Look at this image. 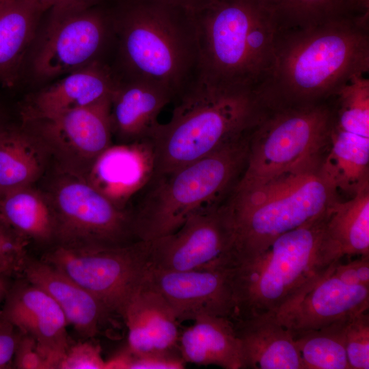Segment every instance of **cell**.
<instances>
[{
	"instance_id": "6da1fadb",
	"label": "cell",
	"mask_w": 369,
	"mask_h": 369,
	"mask_svg": "<svg viewBox=\"0 0 369 369\" xmlns=\"http://www.w3.org/2000/svg\"><path fill=\"white\" fill-rule=\"evenodd\" d=\"M369 72V14L277 33L256 89L266 111L328 101L352 77Z\"/></svg>"
},
{
	"instance_id": "7a4b0ae2",
	"label": "cell",
	"mask_w": 369,
	"mask_h": 369,
	"mask_svg": "<svg viewBox=\"0 0 369 369\" xmlns=\"http://www.w3.org/2000/svg\"><path fill=\"white\" fill-rule=\"evenodd\" d=\"M119 77L167 90L174 102L201 77L193 11L156 0H109Z\"/></svg>"
},
{
	"instance_id": "3957f363",
	"label": "cell",
	"mask_w": 369,
	"mask_h": 369,
	"mask_svg": "<svg viewBox=\"0 0 369 369\" xmlns=\"http://www.w3.org/2000/svg\"><path fill=\"white\" fill-rule=\"evenodd\" d=\"M173 103L169 120L159 123L150 139L152 175L180 167L238 140L266 112L254 90L218 87L200 79Z\"/></svg>"
},
{
	"instance_id": "277c9868",
	"label": "cell",
	"mask_w": 369,
	"mask_h": 369,
	"mask_svg": "<svg viewBox=\"0 0 369 369\" xmlns=\"http://www.w3.org/2000/svg\"><path fill=\"white\" fill-rule=\"evenodd\" d=\"M250 134L180 167L151 175L130 208L137 240L172 234L191 215L226 201L245 169Z\"/></svg>"
},
{
	"instance_id": "5b68a950",
	"label": "cell",
	"mask_w": 369,
	"mask_h": 369,
	"mask_svg": "<svg viewBox=\"0 0 369 369\" xmlns=\"http://www.w3.org/2000/svg\"><path fill=\"white\" fill-rule=\"evenodd\" d=\"M321 161L258 185L234 187L228 202L235 223V263L260 254L279 236L322 217L338 200Z\"/></svg>"
},
{
	"instance_id": "8992f818",
	"label": "cell",
	"mask_w": 369,
	"mask_h": 369,
	"mask_svg": "<svg viewBox=\"0 0 369 369\" xmlns=\"http://www.w3.org/2000/svg\"><path fill=\"white\" fill-rule=\"evenodd\" d=\"M327 211L279 236L260 254L230 268L235 302L232 319L276 314L340 260L325 239Z\"/></svg>"
},
{
	"instance_id": "52a82bcc",
	"label": "cell",
	"mask_w": 369,
	"mask_h": 369,
	"mask_svg": "<svg viewBox=\"0 0 369 369\" xmlns=\"http://www.w3.org/2000/svg\"><path fill=\"white\" fill-rule=\"evenodd\" d=\"M201 77L218 87L256 90L270 65L277 30L251 0H215L193 12Z\"/></svg>"
},
{
	"instance_id": "ba28073f",
	"label": "cell",
	"mask_w": 369,
	"mask_h": 369,
	"mask_svg": "<svg viewBox=\"0 0 369 369\" xmlns=\"http://www.w3.org/2000/svg\"><path fill=\"white\" fill-rule=\"evenodd\" d=\"M331 117V99L266 111L251 131L245 167L236 186L258 185L322 159Z\"/></svg>"
},
{
	"instance_id": "9c48e42d",
	"label": "cell",
	"mask_w": 369,
	"mask_h": 369,
	"mask_svg": "<svg viewBox=\"0 0 369 369\" xmlns=\"http://www.w3.org/2000/svg\"><path fill=\"white\" fill-rule=\"evenodd\" d=\"M150 241L114 246L54 245L41 260L96 297L112 314L122 315L142 286L149 267Z\"/></svg>"
},
{
	"instance_id": "30bf717a",
	"label": "cell",
	"mask_w": 369,
	"mask_h": 369,
	"mask_svg": "<svg viewBox=\"0 0 369 369\" xmlns=\"http://www.w3.org/2000/svg\"><path fill=\"white\" fill-rule=\"evenodd\" d=\"M42 191L55 217V245L114 246L138 241L131 210L116 206L85 178L53 168Z\"/></svg>"
},
{
	"instance_id": "8fae6325",
	"label": "cell",
	"mask_w": 369,
	"mask_h": 369,
	"mask_svg": "<svg viewBox=\"0 0 369 369\" xmlns=\"http://www.w3.org/2000/svg\"><path fill=\"white\" fill-rule=\"evenodd\" d=\"M235 223L228 202L201 210L174 232L150 241L149 267L190 271L231 268Z\"/></svg>"
},
{
	"instance_id": "7c38bea8",
	"label": "cell",
	"mask_w": 369,
	"mask_h": 369,
	"mask_svg": "<svg viewBox=\"0 0 369 369\" xmlns=\"http://www.w3.org/2000/svg\"><path fill=\"white\" fill-rule=\"evenodd\" d=\"M113 42L108 3L68 10H50L46 31L33 59V70L41 78L66 75L93 62L102 60Z\"/></svg>"
},
{
	"instance_id": "4fadbf2b",
	"label": "cell",
	"mask_w": 369,
	"mask_h": 369,
	"mask_svg": "<svg viewBox=\"0 0 369 369\" xmlns=\"http://www.w3.org/2000/svg\"><path fill=\"white\" fill-rule=\"evenodd\" d=\"M111 97L21 125L40 142L53 163V168L86 179L96 160L113 144Z\"/></svg>"
},
{
	"instance_id": "5bb4252c",
	"label": "cell",
	"mask_w": 369,
	"mask_h": 369,
	"mask_svg": "<svg viewBox=\"0 0 369 369\" xmlns=\"http://www.w3.org/2000/svg\"><path fill=\"white\" fill-rule=\"evenodd\" d=\"M144 284L164 297L179 323L202 315L230 320L234 316L230 268L170 271L148 267Z\"/></svg>"
},
{
	"instance_id": "9a60e30c",
	"label": "cell",
	"mask_w": 369,
	"mask_h": 369,
	"mask_svg": "<svg viewBox=\"0 0 369 369\" xmlns=\"http://www.w3.org/2000/svg\"><path fill=\"white\" fill-rule=\"evenodd\" d=\"M337 262L275 314L290 333L318 329L368 311L369 286L337 278L333 274Z\"/></svg>"
},
{
	"instance_id": "2e32d148",
	"label": "cell",
	"mask_w": 369,
	"mask_h": 369,
	"mask_svg": "<svg viewBox=\"0 0 369 369\" xmlns=\"http://www.w3.org/2000/svg\"><path fill=\"white\" fill-rule=\"evenodd\" d=\"M1 312L23 334L36 340L54 369L70 346L66 316L55 300L25 277L12 282Z\"/></svg>"
},
{
	"instance_id": "e0dca14e",
	"label": "cell",
	"mask_w": 369,
	"mask_h": 369,
	"mask_svg": "<svg viewBox=\"0 0 369 369\" xmlns=\"http://www.w3.org/2000/svg\"><path fill=\"white\" fill-rule=\"evenodd\" d=\"M119 81L113 68L98 60L71 72L20 103L21 124L85 107L112 94Z\"/></svg>"
},
{
	"instance_id": "ac0fdd59",
	"label": "cell",
	"mask_w": 369,
	"mask_h": 369,
	"mask_svg": "<svg viewBox=\"0 0 369 369\" xmlns=\"http://www.w3.org/2000/svg\"><path fill=\"white\" fill-rule=\"evenodd\" d=\"M153 168L150 140L113 144L96 160L85 180L118 208L130 209Z\"/></svg>"
},
{
	"instance_id": "d6986e66",
	"label": "cell",
	"mask_w": 369,
	"mask_h": 369,
	"mask_svg": "<svg viewBox=\"0 0 369 369\" xmlns=\"http://www.w3.org/2000/svg\"><path fill=\"white\" fill-rule=\"evenodd\" d=\"M22 276L46 292L82 338L96 336L111 314L90 292L54 266L28 256Z\"/></svg>"
},
{
	"instance_id": "ffe728a7",
	"label": "cell",
	"mask_w": 369,
	"mask_h": 369,
	"mask_svg": "<svg viewBox=\"0 0 369 369\" xmlns=\"http://www.w3.org/2000/svg\"><path fill=\"white\" fill-rule=\"evenodd\" d=\"M172 102L171 94L159 86L119 77L111 97L113 137L121 144L150 140L159 124L161 111Z\"/></svg>"
},
{
	"instance_id": "44dd1931",
	"label": "cell",
	"mask_w": 369,
	"mask_h": 369,
	"mask_svg": "<svg viewBox=\"0 0 369 369\" xmlns=\"http://www.w3.org/2000/svg\"><path fill=\"white\" fill-rule=\"evenodd\" d=\"M231 320L240 342L243 368L303 369L292 336L275 313Z\"/></svg>"
},
{
	"instance_id": "7402d4cb",
	"label": "cell",
	"mask_w": 369,
	"mask_h": 369,
	"mask_svg": "<svg viewBox=\"0 0 369 369\" xmlns=\"http://www.w3.org/2000/svg\"><path fill=\"white\" fill-rule=\"evenodd\" d=\"M128 330L127 346L137 352L178 349L179 322L167 301L143 284L122 315Z\"/></svg>"
},
{
	"instance_id": "603a6c76",
	"label": "cell",
	"mask_w": 369,
	"mask_h": 369,
	"mask_svg": "<svg viewBox=\"0 0 369 369\" xmlns=\"http://www.w3.org/2000/svg\"><path fill=\"white\" fill-rule=\"evenodd\" d=\"M180 333L178 350L186 363L243 368L240 342L231 320L202 315Z\"/></svg>"
},
{
	"instance_id": "cb8c5ba5",
	"label": "cell",
	"mask_w": 369,
	"mask_h": 369,
	"mask_svg": "<svg viewBox=\"0 0 369 369\" xmlns=\"http://www.w3.org/2000/svg\"><path fill=\"white\" fill-rule=\"evenodd\" d=\"M46 9L38 0L0 1V85L18 82L25 53Z\"/></svg>"
},
{
	"instance_id": "d4e9b609",
	"label": "cell",
	"mask_w": 369,
	"mask_h": 369,
	"mask_svg": "<svg viewBox=\"0 0 369 369\" xmlns=\"http://www.w3.org/2000/svg\"><path fill=\"white\" fill-rule=\"evenodd\" d=\"M49 156L25 127L10 122L0 125V195L33 185L46 171Z\"/></svg>"
},
{
	"instance_id": "484cf974",
	"label": "cell",
	"mask_w": 369,
	"mask_h": 369,
	"mask_svg": "<svg viewBox=\"0 0 369 369\" xmlns=\"http://www.w3.org/2000/svg\"><path fill=\"white\" fill-rule=\"evenodd\" d=\"M325 239L340 258L369 256V184L345 202L336 200L329 208Z\"/></svg>"
},
{
	"instance_id": "4316f807",
	"label": "cell",
	"mask_w": 369,
	"mask_h": 369,
	"mask_svg": "<svg viewBox=\"0 0 369 369\" xmlns=\"http://www.w3.org/2000/svg\"><path fill=\"white\" fill-rule=\"evenodd\" d=\"M279 32L309 29L369 14L354 0H251Z\"/></svg>"
},
{
	"instance_id": "83f0119b",
	"label": "cell",
	"mask_w": 369,
	"mask_h": 369,
	"mask_svg": "<svg viewBox=\"0 0 369 369\" xmlns=\"http://www.w3.org/2000/svg\"><path fill=\"white\" fill-rule=\"evenodd\" d=\"M0 215L29 241L51 247L55 245V217L42 189L29 185L1 195Z\"/></svg>"
},
{
	"instance_id": "f1b7e54d",
	"label": "cell",
	"mask_w": 369,
	"mask_h": 369,
	"mask_svg": "<svg viewBox=\"0 0 369 369\" xmlns=\"http://www.w3.org/2000/svg\"><path fill=\"white\" fill-rule=\"evenodd\" d=\"M329 144L321 169L337 191L354 195L369 184V137L331 127Z\"/></svg>"
},
{
	"instance_id": "f546056e",
	"label": "cell",
	"mask_w": 369,
	"mask_h": 369,
	"mask_svg": "<svg viewBox=\"0 0 369 369\" xmlns=\"http://www.w3.org/2000/svg\"><path fill=\"white\" fill-rule=\"evenodd\" d=\"M350 318L318 329L291 333L303 369H351L344 337Z\"/></svg>"
},
{
	"instance_id": "4dcf8cb0",
	"label": "cell",
	"mask_w": 369,
	"mask_h": 369,
	"mask_svg": "<svg viewBox=\"0 0 369 369\" xmlns=\"http://www.w3.org/2000/svg\"><path fill=\"white\" fill-rule=\"evenodd\" d=\"M331 127L369 137V79L355 75L331 99Z\"/></svg>"
},
{
	"instance_id": "1f68e13d",
	"label": "cell",
	"mask_w": 369,
	"mask_h": 369,
	"mask_svg": "<svg viewBox=\"0 0 369 369\" xmlns=\"http://www.w3.org/2000/svg\"><path fill=\"white\" fill-rule=\"evenodd\" d=\"M186 364L178 349L137 352L126 346L105 360V369H182Z\"/></svg>"
},
{
	"instance_id": "d6a6232c",
	"label": "cell",
	"mask_w": 369,
	"mask_h": 369,
	"mask_svg": "<svg viewBox=\"0 0 369 369\" xmlns=\"http://www.w3.org/2000/svg\"><path fill=\"white\" fill-rule=\"evenodd\" d=\"M29 244L0 215V276L22 275Z\"/></svg>"
},
{
	"instance_id": "836d02e7",
	"label": "cell",
	"mask_w": 369,
	"mask_h": 369,
	"mask_svg": "<svg viewBox=\"0 0 369 369\" xmlns=\"http://www.w3.org/2000/svg\"><path fill=\"white\" fill-rule=\"evenodd\" d=\"M345 346L351 369L369 368V313L365 311L346 322Z\"/></svg>"
},
{
	"instance_id": "e575fe53",
	"label": "cell",
	"mask_w": 369,
	"mask_h": 369,
	"mask_svg": "<svg viewBox=\"0 0 369 369\" xmlns=\"http://www.w3.org/2000/svg\"><path fill=\"white\" fill-rule=\"evenodd\" d=\"M98 345L86 340L70 344L62 359L58 369H105Z\"/></svg>"
},
{
	"instance_id": "d590c367",
	"label": "cell",
	"mask_w": 369,
	"mask_h": 369,
	"mask_svg": "<svg viewBox=\"0 0 369 369\" xmlns=\"http://www.w3.org/2000/svg\"><path fill=\"white\" fill-rule=\"evenodd\" d=\"M12 368L18 369H54L34 339L23 334L15 351Z\"/></svg>"
},
{
	"instance_id": "8d00e7d4",
	"label": "cell",
	"mask_w": 369,
	"mask_h": 369,
	"mask_svg": "<svg viewBox=\"0 0 369 369\" xmlns=\"http://www.w3.org/2000/svg\"><path fill=\"white\" fill-rule=\"evenodd\" d=\"M333 274L348 284L369 286V256H361L346 263L338 261Z\"/></svg>"
},
{
	"instance_id": "74e56055",
	"label": "cell",
	"mask_w": 369,
	"mask_h": 369,
	"mask_svg": "<svg viewBox=\"0 0 369 369\" xmlns=\"http://www.w3.org/2000/svg\"><path fill=\"white\" fill-rule=\"evenodd\" d=\"M20 331L0 310V369L12 368Z\"/></svg>"
},
{
	"instance_id": "f35d334b",
	"label": "cell",
	"mask_w": 369,
	"mask_h": 369,
	"mask_svg": "<svg viewBox=\"0 0 369 369\" xmlns=\"http://www.w3.org/2000/svg\"><path fill=\"white\" fill-rule=\"evenodd\" d=\"M47 11L86 8L105 3L107 0H38Z\"/></svg>"
},
{
	"instance_id": "ab89813d",
	"label": "cell",
	"mask_w": 369,
	"mask_h": 369,
	"mask_svg": "<svg viewBox=\"0 0 369 369\" xmlns=\"http://www.w3.org/2000/svg\"><path fill=\"white\" fill-rule=\"evenodd\" d=\"M165 3L178 5L189 10L195 12L206 5H208L215 0H156Z\"/></svg>"
},
{
	"instance_id": "60d3db41",
	"label": "cell",
	"mask_w": 369,
	"mask_h": 369,
	"mask_svg": "<svg viewBox=\"0 0 369 369\" xmlns=\"http://www.w3.org/2000/svg\"><path fill=\"white\" fill-rule=\"evenodd\" d=\"M12 277L0 276V305L4 301L8 291L12 283Z\"/></svg>"
},
{
	"instance_id": "b9f144b4",
	"label": "cell",
	"mask_w": 369,
	"mask_h": 369,
	"mask_svg": "<svg viewBox=\"0 0 369 369\" xmlns=\"http://www.w3.org/2000/svg\"><path fill=\"white\" fill-rule=\"evenodd\" d=\"M7 118L8 115L6 110L2 103L0 102V125L9 122H8Z\"/></svg>"
},
{
	"instance_id": "7bdbcfd3",
	"label": "cell",
	"mask_w": 369,
	"mask_h": 369,
	"mask_svg": "<svg viewBox=\"0 0 369 369\" xmlns=\"http://www.w3.org/2000/svg\"><path fill=\"white\" fill-rule=\"evenodd\" d=\"M364 11L369 12V0H354Z\"/></svg>"
},
{
	"instance_id": "ee69618b",
	"label": "cell",
	"mask_w": 369,
	"mask_h": 369,
	"mask_svg": "<svg viewBox=\"0 0 369 369\" xmlns=\"http://www.w3.org/2000/svg\"><path fill=\"white\" fill-rule=\"evenodd\" d=\"M0 197H1V195H0Z\"/></svg>"
},
{
	"instance_id": "f6af8a7d",
	"label": "cell",
	"mask_w": 369,
	"mask_h": 369,
	"mask_svg": "<svg viewBox=\"0 0 369 369\" xmlns=\"http://www.w3.org/2000/svg\"><path fill=\"white\" fill-rule=\"evenodd\" d=\"M0 1H1V0H0Z\"/></svg>"
}]
</instances>
